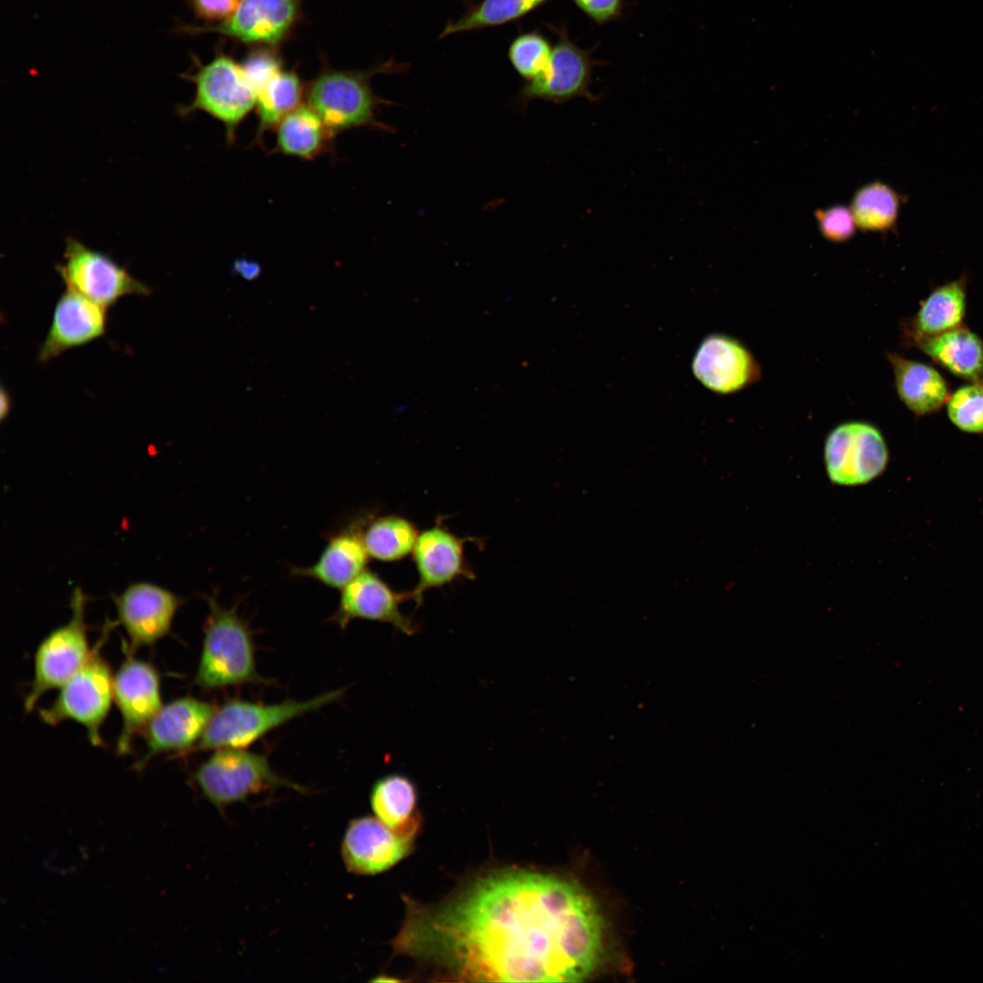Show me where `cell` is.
Returning a JSON list of instances; mask_svg holds the SVG:
<instances>
[{
  "label": "cell",
  "instance_id": "cell-1",
  "mask_svg": "<svg viewBox=\"0 0 983 983\" xmlns=\"http://www.w3.org/2000/svg\"><path fill=\"white\" fill-rule=\"evenodd\" d=\"M397 943L463 980L574 982L597 968L603 925L577 884L515 869L414 913Z\"/></svg>",
  "mask_w": 983,
  "mask_h": 983
},
{
  "label": "cell",
  "instance_id": "cell-2",
  "mask_svg": "<svg viewBox=\"0 0 983 983\" xmlns=\"http://www.w3.org/2000/svg\"><path fill=\"white\" fill-rule=\"evenodd\" d=\"M208 613L195 674V684L206 691L247 684L269 683L258 672L253 633L238 613V605L226 608L216 593L206 595Z\"/></svg>",
  "mask_w": 983,
  "mask_h": 983
},
{
  "label": "cell",
  "instance_id": "cell-3",
  "mask_svg": "<svg viewBox=\"0 0 983 983\" xmlns=\"http://www.w3.org/2000/svg\"><path fill=\"white\" fill-rule=\"evenodd\" d=\"M344 694L345 689L339 688L308 700H285L275 704L237 698L228 700L217 707L193 750L246 748L272 730L334 703Z\"/></svg>",
  "mask_w": 983,
  "mask_h": 983
},
{
  "label": "cell",
  "instance_id": "cell-4",
  "mask_svg": "<svg viewBox=\"0 0 983 983\" xmlns=\"http://www.w3.org/2000/svg\"><path fill=\"white\" fill-rule=\"evenodd\" d=\"M193 779L202 796L222 815L227 806L278 787L306 789L279 775L267 757L245 748L214 750L196 769Z\"/></svg>",
  "mask_w": 983,
  "mask_h": 983
},
{
  "label": "cell",
  "instance_id": "cell-5",
  "mask_svg": "<svg viewBox=\"0 0 983 983\" xmlns=\"http://www.w3.org/2000/svg\"><path fill=\"white\" fill-rule=\"evenodd\" d=\"M106 633H104L84 666L60 687L56 700L39 710L40 718L47 725H56L66 720L82 725L95 746L103 744L100 728L114 699V676L100 654Z\"/></svg>",
  "mask_w": 983,
  "mask_h": 983
},
{
  "label": "cell",
  "instance_id": "cell-6",
  "mask_svg": "<svg viewBox=\"0 0 983 983\" xmlns=\"http://www.w3.org/2000/svg\"><path fill=\"white\" fill-rule=\"evenodd\" d=\"M69 621L48 633L38 645L34 676L24 707L31 712L47 691L60 688L87 662L89 648L85 622L86 595L76 587L71 596Z\"/></svg>",
  "mask_w": 983,
  "mask_h": 983
},
{
  "label": "cell",
  "instance_id": "cell-7",
  "mask_svg": "<svg viewBox=\"0 0 983 983\" xmlns=\"http://www.w3.org/2000/svg\"><path fill=\"white\" fill-rule=\"evenodd\" d=\"M195 84V96L189 104L178 108L187 117L201 111L225 127L228 144H234L240 123L256 106L257 95L241 66L219 56L187 76Z\"/></svg>",
  "mask_w": 983,
  "mask_h": 983
},
{
  "label": "cell",
  "instance_id": "cell-8",
  "mask_svg": "<svg viewBox=\"0 0 983 983\" xmlns=\"http://www.w3.org/2000/svg\"><path fill=\"white\" fill-rule=\"evenodd\" d=\"M56 269L66 289L107 309L125 296L151 294V289L124 266L74 237L66 238L63 259Z\"/></svg>",
  "mask_w": 983,
  "mask_h": 983
},
{
  "label": "cell",
  "instance_id": "cell-9",
  "mask_svg": "<svg viewBox=\"0 0 983 983\" xmlns=\"http://www.w3.org/2000/svg\"><path fill=\"white\" fill-rule=\"evenodd\" d=\"M370 72H327L317 77L308 92V105L337 136L358 127L386 129L377 119V110L385 101L370 85Z\"/></svg>",
  "mask_w": 983,
  "mask_h": 983
},
{
  "label": "cell",
  "instance_id": "cell-10",
  "mask_svg": "<svg viewBox=\"0 0 983 983\" xmlns=\"http://www.w3.org/2000/svg\"><path fill=\"white\" fill-rule=\"evenodd\" d=\"M887 441L874 424L851 421L838 424L826 436L824 461L829 480L841 486L868 483L886 470Z\"/></svg>",
  "mask_w": 983,
  "mask_h": 983
},
{
  "label": "cell",
  "instance_id": "cell-11",
  "mask_svg": "<svg viewBox=\"0 0 983 983\" xmlns=\"http://www.w3.org/2000/svg\"><path fill=\"white\" fill-rule=\"evenodd\" d=\"M546 25L557 36L550 62L541 75L521 88L519 102L524 106L535 99L553 103H564L580 96L593 99L590 86L598 61L593 58L592 50L575 45L565 25Z\"/></svg>",
  "mask_w": 983,
  "mask_h": 983
},
{
  "label": "cell",
  "instance_id": "cell-12",
  "mask_svg": "<svg viewBox=\"0 0 983 983\" xmlns=\"http://www.w3.org/2000/svg\"><path fill=\"white\" fill-rule=\"evenodd\" d=\"M692 370L705 388L717 394H732L762 377L757 360L744 343L725 334H711L699 345Z\"/></svg>",
  "mask_w": 983,
  "mask_h": 983
},
{
  "label": "cell",
  "instance_id": "cell-13",
  "mask_svg": "<svg viewBox=\"0 0 983 983\" xmlns=\"http://www.w3.org/2000/svg\"><path fill=\"white\" fill-rule=\"evenodd\" d=\"M114 600L133 647L151 645L167 635L183 603L180 596L148 582L129 584Z\"/></svg>",
  "mask_w": 983,
  "mask_h": 983
},
{
  "label": "cell",
  "instance_id": "cell-14",
  "mask_svg": "<svg viewBox=\"0 0 983 983\" xmlns=\"http://www.w3.org/2000/svg\"><path fill=\"white\" fill-rule=\"evenodd\" d=\"M113 694L122 717L117 749L125 755L163 706L157 671L147 662L127 657L114 676Z\"/></svg>",
  "mask_w": 983,
  "mask_h": 983
},
{
  "label": "cell",
  "instance_id": "cell-15",
  "mask_svg": "<svg viewBox=\"0 0 983 983\" xmlns=\"http://www.w3.org/2000/svg\"><path fill=\"white\" fill-rule=\"evenodd\" d=\"M216 709L214 704L193 696L163 704L142 732L146 752L136 765L137 770L159 754L193 749Z\"/></svg>",
  "mask_w": 983,
  "mask_h": 983
},
{
  "label": "cell",
  "instance_id": "cell-16",
  "mask_svg": "<svg viewBox=\"0 0 983 983\" xmlns=\"http://www.w3.org/2000/svg\"><path fill=\"white\" fill-rule=\"evenodd\" d=\"M412 838L392 830L377 817L351 820L341 842L347 870L356 875H375L388 870L410 851Z\"/></svg>",
  "mask_w": 983,
  "mask_h": 983
},
{
  "label": "cell",
  "instance_id": "cell-17",
  "mask_svg": "<svg viewBox=\"0 0 983 983\" xmlns=\"http://www.w3.org/2000/svg\"><path fill=\"white\" fill-rule=\"evenodd\" d=\"M106 312L107 309L66 288L55 305L49 329L39 348L38 361L47 362L102 337L106 329Z\"/></svg>",
  "mask_w": 983,
  "mask_h": 983
},
{
  "label": "cell",
  "instance_id": "cell-18",
  "mask_svg": "<svg viewBox=\"0 0 983 983\" xmlns=\"http://www.w3.org/2000/svg\"><path fill=\"white\" fill-rule=\"evenodd\" d=\"M404 598L376 573L364 570L340 589L338 607L330 621L341 629L355 619L375 621L411 634L415 632L414 625L400 609Z\"/></svg>",
  "mask_w": 983,
  "mask_h": 983
},
{
  "label": "cell",
  "instance_id": "cell-19",
  "mask_svg": "<svg viewBox=\"0 0 983 983\" xmlns=\"http://www.w3.org/2000/svg\"><path fill=\"white\" fill-rule=\"evenodd\" d=\"M968 275L963 274L935 287L920 302L917 312L901 322L904 345L914 348L924 339L963 325L968 306Z\"/></svg>",
  "mask_w": 983,
  "mask_h": 983
},
{
  "label": "cell",
  "instance_id": "cell-20",
  "mask_svg": "<svg viewBox=\"0 0 983 983\" xmlns=\"http://www.w3.org/2000/svg\"><path fill=\"white\" fill-rule=\"evenodd\" d=\"M363 521L357 519L335 532L310 566L292 567L293 575L341 589L365 570L369 554L363 542Z\"/></svg>",
  "mask_w": 983,
  "mask_h": 983
},
{
  "label": "cell",
  "instance_id": "cell-21",
  "mask_svg": "<svg viewBox=\"0 0 983 983\" xmlns=\"http://www.w3.org/2000/svg\"><path fill=\"white\" fill-rule=\"evenodd\" d=\"M296 15L295 0H241L225 22L209 27H183L187 32H217L244 42H278Z\"/></svg>",
  "mask_w": 983,
  "mask_h": 983
},
{
  "label": "cell",
  "instance_id": "cell-22",
  "mask_svg": "<svg viewBox=\"0 0 983 983\" xmlns=\"http://www.w3.org/2000/svg\"><path fill=\"white\" fill-rule=\"evenodd\" d=\"M412 554L419 583L410 596L416 600H421L424 591L466 573L462 542L443 528L432 527L419 534Z\"/></svg>",
  "mask_w": 983,
  "mask_h": 983
},
{
  "label": "cell",
  "instance_id": "cell-23",
  "mask_svg": "<svg viewBox=\"0 0 983 983\" xmlns=\"http://www.w3.org/2000/svg\"><path fill=\"white\" fill-rule=\"evenodd\" d=\"M887 359L897 395L914 415H932L946 405L951 391L948 380L937 369L897 352H888Z\"/></svg>",
  "mask_w": 983,
  "mask_h": 983
},
{
  "label": "cell",
  "instance_id": "cell-24",
  "mask_svg": "<svg viewBox=\"0 0 983 983\" xmlns=\"http://www.w3.org/2000/svg\"><path fill=\"white\" fill-rule=\"evenodd\" d=\"M950 374L983 382V339L964 324L924 339L914 347Z\"/></svg>",
  "mask_w": 983,
  "mask_h": 983
},
{
  "label": "cell",
  "instance_id": "cell-25",
  "mask_svg": "<svg viewBox=\"0 0 983 983\" xmlns=\"http://www.w3.org/2000/svg\"><path fill=\"white\" fill-rule=\"evenodd\" d=\"M417 799L415 785L400 774L380 777L370 792V806L376 817L392 830L412 839L420 825Z\"/></svg>",
  "mask_w": 983,
  "mask_h": 983
},
{
  "label": "cell",
  "instance_id": "cell-26",
  "mask_svg": "<svg viewBox=\"0 0 983 983\" xmlns=\"http://www.w3.org/2000/svg\"><path fill=\"white\" fill-rule=\"evenodd\" d=\"M275 129V150L304 160H312L327 152L336 137L309 106L294 109Z\"/></svg>",
  "mask_w": 983,
  "mask_h": 983
},
{
  "label": "cell",
  "instance_id": "cell-27",
  "mask_svg": "<svg viewBox=\"0 0 983 983\" xmlns=\"http://www.w3.org/2000/svg\"><path fill=\"white\" fill-rule=\"evenodd\" d=\"M901 198L889 185L873 181L854 193L849 208L862 231L887 232L897 226Z\"/></svg>",
  "mask_w": 983,
  "mask_h": 983
},
{
  "label": "cell",
  "instance_id": "cell-28",
  "mask_svg": "<svg viewBox=\"0 0 983 983\" xmlns=\"http://www.w3.org/2000/svg\"><path fill=\"white\" fill-rule=\"evenodd\" d=\"M550 0H481L468 5L457 20L447 23L439 39L451 35L514 22L545 5Z\"/></svg>",
  "mask_w": 983,
  "mask_h": 983
},
{
  "label": "cell",
  "instance_id": "cell-29",
  "mask_svg": "<svg viewBox=\"0 0 983 983\" xmlns=\"http://www.w3.org/2000/svg\"><path fill=\"white\" fill-rule=\"evenodd\" d=\"M302 86L298 76L280 71L258 93V127L256 142L261 144L264 134L274 129L290 112L299 107Z\"/></svg>",
  "mask_w": 983,
  "mask_h": 983
},
{
  "label": "cell",
  "instance_id": "cell-30",
  "mask_svg": "<svg viewBox=\"0 0 983 983\" xmlns=\"http://www.w3.org/2000/svg\"><path fill=\"white\" fill-rule=\"evenodd\" d=\"M415 526L400 516H382L363 529V542L370 557L394 562L412 552L418 538Z\"/></svg>",
  "mask_w": 983,
  "mask_h": 983
},
{
  "label": "cell",
  "instance_id": "cell-31",
  "mask_svg": "<svg viewBox=\"0 0 983 983\" xmlns=\"http://www.w3.org/2000/svg\"><path fill=\"white\" fill-rule=\"evenodd\" d=\"M552 47L539 30L519 34L510 44L508 58L514 70L527 82L541 75L548 66Z\"/></svg>",
  "mask_w": 983,
  "mask_h": 983
},
{
  "label": "cell",
  "instance_id": "cell-32",
  "mask_svg": "<svg viewBox=\"0 0 983 983\" xmlns=\"http://www.w3.org/2000/svg\"><path fill=\"white\" fill-rule=\"evenodd\" d=\"M951 423L961 431L983 434V382H968L950 392L946 403Z\"/></svg>",
  "mask_w": 983,
  "mask_h": 983
},
{
  "label": "cell",
  "instance_id": "cell-33",
  "mask_svg": "<svg viewBox=\"0 0 983 983\" xmlns=\"http://www.w3.org/2000/svg\"><path fill=\"white\" fill-rule=\"evenodd\" d=\"M815 217L821 235L831 242L849 240L857 228L850 208L844 205L817 209Z\"/></svg>",
  "mask_w": 983,
  "mask_h": 983
},
{
  "label": "cell",
  "instance_id": "cell-34",
  "mask_svg": "<svg viewBox=\"0 0 983 983\" xmlns=\"http://www.w3.org/2000/svg\"><path fill=\"white\" fill-rule=\"evenodd\" d=\"M241 66L256 95L281 71L278 60L262 52L250 56Z\"/></svg>",
  "mask_w": 983,
  "mask_h": 983
},
{
  "label": "cell",
  "instance_id": "cell-35",
  "mask_svg": "<svg viewBox=\"0 0 983 983\" xmlns=\"http://www.w3.org/2000/svg\"><path fill=\"white\" fill-rule=\"evenodd\" d=\"M589 19L597 25H604L619 19L623 11L624 0H571Z\"/></svg>",
  "mask_w": 983,
  "mask_h": 983
},
{
  "label": "cell",
  "instance_id": "cell-36",
  "mask_svg": "<svg viewBox=\"0 0 983 983\" xmlns=\"http://www.w3.org/2000/svg\"><path fill=\"white\" fill-rule=\"evenodd\" d=\"M241 0H190L196 15L206 20H220L230 17Z\"/></svg>",
  "mask_w": 983,
  "mask_h": 983
},
{
  "label": "cell",
  "instance_id": "cell-37",
  "mask_svg": "<svg viewBox=\"0 0 983 983\" xmlns=\"http://www.w3.org/2000/svg\"><path fill=\"white\" fill-rule=\"evenodd\" d=\"M232 269L235 274L246 280H253L261 273L260 266L257 262L248 259L235 261Z\"/></svg>",
  "mask_w": 983,
  "mask_h": 983
},
{
  "label": "cell",
  "instance_id": "cell-38",
  "mask_svg": "<svg viewBox=\"0 0 983 983\" xmlns=\"http://www.w3.org/2000/svg\"><path fill=\"white\" fill-rule=\"evenodd\" d=\"M11 399L8 392L2 387L0 394V418L4 421L9 414Z\"/></svg>",
  "mask_w": 983,
  "mask_h": 983
}]
</instances>
